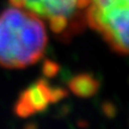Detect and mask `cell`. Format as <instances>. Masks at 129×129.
<instances>
[{"mask_svg": "<svg viewBox=\"0 0 129 129\" xmlns=\"http://www.w3.org/2000/svg\"><path fill=\"white\" fill-rule=\"evenodd\" d=\"M47 42L46 25L34 13L16 6L0 13V66L24 68L36 63Z\"/></svg>", "mask_w": 129, "mask_h": 129, "instance_id": "1", "label": "cell"}, {"mask_svg": "<svg viewBox=\"0 0 129 129\" xmlns=\"http://www.w3.org/2000/svg\"><path fill=\"white\" fill-rule=\"evenodd\" d=\"M86 24L120 54H129V0H90Z\"/></svg>", "mask_w": 129, "mask_h": 129, "instance_id": "2", "label": "cell"}, {"mask_svg": "<svg viewBox=\"0 0 129 129\" xmlns=\"http://www.w3.org/2000/svg\"><path fill=\"white\" fill-rule=\"evenodd\" d=\"M90 0H10V4L46 20L55 35L71 38L86 25Z\"/></svg>", "mask_w": 129, "mask_h": 129, "instance_id": "3", "label": "cell"}, {"mask_svg": "<svg viewBox=\"0 0 129 129\" xmlns=\"http://www.w3.org/2000/svg\"><path fill=\"white\" fill-rule=\"evenodd\" d=\"M67 96V91L48 84L47 80H38L20 93L14 105V111L19 117H28L43 111L49 103H56Z\"/></svg>", "mask_w": 129, "mask_h": 129, "instance_id": "4", "label": "cell"}, {"mask_svg": "<svg viewBox=\"0 0 129 129\" xmlns=\"http://www.w3.org/2000/svg\"><path fill=\"white\" fill-rule=\"evenodd\" d=\"M69 90L79 97H91L98 91L99 83L91 74H78L69 80Z\"/></svg>", "mask_w": 129, "mask_h": 129, "instance_id": "5", "label": "cell"}, {"mask_svg": "<svg viewBox=\"0 0 129 129\" xmlns=\"http://www.w3.org/2000/svg\"><path fill=\"white\" fill-rule=\"evenodd\" d=\"M57 71H59L57 63H55V62H53L50 60H47L43 64V74L46 77H54L57 73Z\"/></svg>", "mask_w": 129, "mask_h": 129, "instance_id": "6", "label": "cell"}]
</instances>
